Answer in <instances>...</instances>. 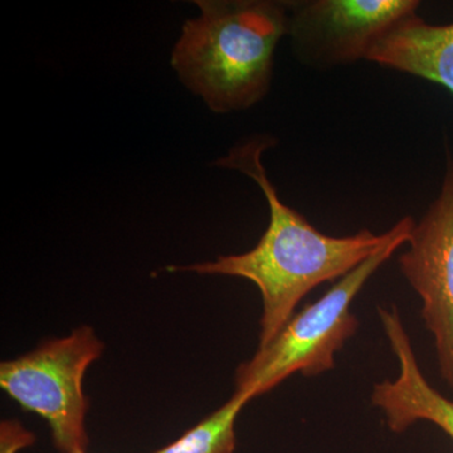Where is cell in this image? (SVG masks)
<instances>
[{
  "instance_id": "6da1fadb",
  "label": "cell",
  "mask_w": 453,
  "mask_h": 453,
  "mask_svg": "<svg viewBox=\"0 0 453 453\" xmlns=\"http://www.w3.org/2000/svg\"><path fill=\"white\" fill-rule=\"evenodd\" d=\"M275 144L271 136H255L234 146L216 162L219 168L238 170L251 178L264 192L270 223L259 242L242 255L219 256L216 261L193 266L168 267L169 271L242 277L255 283L264 303L258 348L276 338L294 318L300 301L316 286L348 275L389 237V231L378 235L368 229L345 237L326 235L286 205L262 165V153Z\"/></svg>"
},
{
  "instance_id": "7a4b0ae2",
  "label": "cell",
  "mask_w": 453,
  "mask_h": 453,
  "mask_svg": "<svg viewBox=\"0 0 453 453\" xmlns=\"http://www.w3.org/2000/svg\"><path fill=\"white\" fill-rule=\"evenodd\" d=\"M172 65L211 111H242L266 97L273 59L288 32V5L277 0H198Z\"/></svg>"
},
{
  "instance_id": "3957f363",
  "label": "cell",
  "mask_w": 453,
  "mask_h": 453,
  "mask_svg": "<svg viewBox=\"0 0 453 453\" xmlns=\"http://www.w3.org/2000/svg\"><path fill=\"white\" fill-rule=\"evenodd\" d=\"M414 225L410 216L396 222L377 252L342 277L323 297L294 315L273 342L258 348L257 353L237 369L234 395L252 401L295 372L315 377L332 371L335 354L359 329V320L350 311L351 303L393 253L410 241Z\"/></svg>"
},
{
  "instance_id": "277c9868",
  "label": "cell",
  "mask_w": 453,
  "mask_h": 453,
  "mask_svg": "<svg viewBox=\"0 0 453 453\" xmlns=\"http://www.w3.org/2000/svg\"><path fill=\"white\" fill-rule=\"evenodd\" d=\"M103 351L94 330L82 326L0 365V387L26 411L49 422L53 443L61 453L88 449V399L83 377Z\"/></svg>"
},
{
  "instance_id": "5b68a950",
  "label": "cell",
  "mask_w": 453,
  "mask_h": 453,
  "mask_svg": "<svg viewBox=\"0 0 453 453\" xmlns=\"http://www.w3.org/2000/svg\"><path fill=\"white\" fill-rule=\"evenodd\" d=\"M417 0H286L292 50L301 64L327 71L366 59Z\"/></svg>"
},
{
  "instance_id": "8992f818",
  "label": "cell",
  "mask_w": 453,
  "mask_h": 453,
  "mask_svg": "<svg viewBox=\"0 0 453 453\" xmlns=\"http://www.w3.org/2000/svg\"><path fill=\"white\" fill-rule=\"evenodd\" d=\"M399 257L402 273L422 300V318L432 334L443 380L453 389V157L440 195L411 234Z\"/></svg>"
},
{
  "instance_id": "52a82bcc",
  "label": "cell",
  "mask_w": 453,
  "mask_h": 453,
  "mask_svg": "<svg viewBox=\"0 0 453 453\" xmlns=\"http://www.w3.org/2000/svg\"><path fill=\"white\" fill-rule=\"evenodd\" d=\"M378 314L399 372L395 380L375 384L372 405L384 414L390 431L401 434L416 422L427 421L453 441V402L426 380L398 309L378 308Z\"/></svg>"
},
{
  "instance_id": "ba28073f",
  "label": "cell",
  "mask_w": 453,
  "mask_h": 453,
  "mask_svg": "<svg viewBox=\"0 0 453 453\" xmlns=\"http://www.w3.org/2000/svg\"><path fill=\"white\" fill-rule=\"evenodd\" d=\"M366 61L436 82L453 95V23L429 25L411 14L374 44Z\"/></svg>"
},
{
  "instance_id": "9c48e42d",
  "label": "cell",
  "mask_w": 453,
  "mask_h": 453,
  "mask_svg": "<svg viewBox=\"0 0 453 453\" xmlns=\"http://www.w3.org/2000/svg\"><path fill=\"white\" fill-rule=\"evenodd\" d=\"M250 401L247 396L234 395L219 411L155 453H234L237 445L235 419Z\"/></svg>"
},
{
  "instance_id": "30bf717a",
  "label": "cell",
  "mask_w": 453,
  "mask_h": 453,
  "mask_svg": "<svg viewBox=\"0 0 453 453\" xmlns=\"http://www.w3.org/2000/svg\"><path fill=\"white\" fill-rule=\"evenodd\" d=\"M35 442V436L14 419L0 423V453H17Z\"/></svg>"
},
{
  "instance_id": "8fae6325",
  "label": "cell",
  "mask_w": 453,
  "mask_h": 453,
  "mask_svg": "<svg viewBox=\"0 0 453 453\" xmlns=\"http://www.w3.org/2000/svg\"><path fill=\"white\" fill-rule=\"evenodd\" d=\"M71 453H88V452H86V449H76V451H73Z\"/></svg>"
}]
</instances>
